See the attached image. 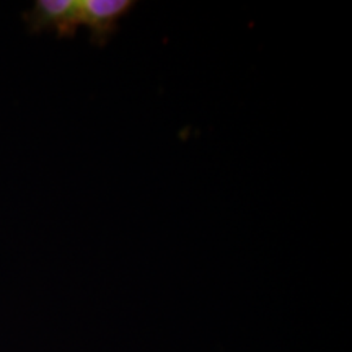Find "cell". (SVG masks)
Wrapping results in <instances>:
<instances>
[{
  "label": "cell",
  "instance_id": "1",
  "mask_svg": "<svg viewBox=\"0 0 352 352\" xmlns=\"http://www.w3.org/2000/svg\"><path fill=\"white\" fill-rule=\"evenodd\" d=\"M26 21L34 33L52 30L57 36H74L80 28V0H38Z\"/></svg>",
  "mask_w": 352,
  "mask_h": 352
},
{
  "label": "cell",
  "instance_id": "2",
  "mask_svg": "<svg viewBox=\"0 0 352 352\" xmlns=\"http://www.w3.org/2000/svg\"><path fill=\"white\" fill-rule=\"evenodd\" d=\"M134 6L132 0H80V26L90 30L91 41L104 46Z\"/></svg>",
  "mask_w": 352,
  "mask_h": 352
}]
</instances>
